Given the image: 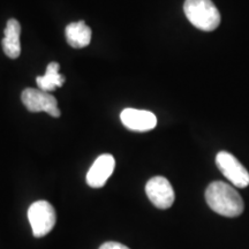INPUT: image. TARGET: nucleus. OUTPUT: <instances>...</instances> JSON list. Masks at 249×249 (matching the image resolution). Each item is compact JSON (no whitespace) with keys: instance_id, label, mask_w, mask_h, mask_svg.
<instances>
[{"instance_id":"obj_4","label":"nucleus","mask_w":249,"mask_h":249,"mask_svg":"<svg viewBox=\"0 0 249 249\" xmlns=\"http://www.w3.org/2000/svg\"><path fill=\"white\" fill-rule=\"evenodd\" d=\"M216 164L224 177L239 188H246L249 185V172L232 154L220 151L216 156Z\"/></svg>"},{"instance_id":"obj_9","label":"nucleus","mask_w":249,"mask_h":249,"mask_svg":"<svg viewBox=\"0 0 249 249\" xmlns=\"http://www.w3.org/2000/svg\"><path fill=\"white\" fill-rule=\"evenodd\" d=\"M21 26L18 20L11 18L6 24L4 31V38H2V50L5 54L12 59L18 58L21 54Z\"/></svg>"},{"instance_id":"obj_6","label":"nucleus","mask_w":249,"mask_h":249,"mask_svg":"<svg viewBox=\"0 0 249 249\" xmlns=\"http://www.w3.org/2000/svg\"><path fill=\"white\" fill-rule=\"evenodd\" d=\"M145 193L152 204L158 209H169L174 203L173 187L164 177H154L145 185Z\"/></svg>"},{"instance_id":"obj_7","label":"nucleus","mask_w":249,"mask_h":249,"mask_svg":"<svg viewBox=\"0 0 249 249\" xmlns=\"http://www.w3.org/2000/svg\"><path fill=\"white\" fill-rule=\"evenodd\" d=\"M121 123L133 132H149L157 126V118L152 112L136 108H124L120 114Z\"/></svg>"},{"instance_id":"obj_11","label":"nucleus","mask_w":249,"mask_h":249,"mask_svg":"<svg viewBox=\"0 0 249 249\" xmlns=\"http://www.w3.org/2000/svg\"><path fill=\"white\" fill-rule=\"evenodd\" d=\"M37 86L40 90L44 91H53L59 87H62L65 82V77L59 74L58 62H50L46 67V71L43 76L36 77Z\"/></svg>"},{"instance_id":"obj_3","label":"nucleus","mask_w":249,"mask_h":249,"mask_svg":"<svg viewBox=\"0 0 249 249\" xmlns=\"http://www.w3.org/2000/svg\"><path fill=\"white\" fill-rule=\"evenodd\" d=\"M28 219L36 238H42L55 225L54 208L48 201H36L28 209Z\"/></svg>"},{"instance_id":"obj_5","label":"nucleus","mask_w":249,"mask_h":249,"mask_svg":"<svg viewBox=\"0 0 249 249\" xmlns=\"http://www.w3.org/2000/svg\"><path fill=\"white\" fill-rule=\"evenodd\" d=\"M23 105L30 112H46L51 117H60L61 112L53 95L40 89L27 88L21 95Z\"/></svg>"},{"instance_id":"obj_8","label":"nucleus","mask_w":249,"mask_h":249,"mask_svg":"<svg viewBox=\"0 0 249 249\" xmlns=\"http://www.w3.org/2000/svg\"><path fill=\"white\" fill-rule=\"evenodd\" d=\"M114 167H116V160L113 156L110 154L101 155L93 161L87 173V183L92 188H101L112 176Z\"/></svg>"},{"instance_id":"obj_10","label":"nucleus","mask_w":249,"mask_h":249,"mask_svg":"<svg viewBox=\"0 0 249 249\" xmlns=\"http://www.w3.org/2000/svg\"><path fill=\"white\" fill-rule=\"evenodd\" d=\"M66 39L71 48H86L91 42V29L85 21L70 23L66 27Z\"/></svg>"},{"instance_id":"obj_2","label":"nucleus","mask_w":249,"mask_h":249,"mask_svg":"<svg viewBox=\"0 0 249 249\" xmlns=\"http://www.w3.org/2000/svg\"><path fill=\"white\" fill-rule=\"evenodd\" d=\"M183 12L189 22L200 30L213 31L220 23V13L211 0H186Z\"/></svg>"},{"instance_id":"obj_1","label":"nucleus","mask_w":249,"mask_h":249,"mask_svg":"<svg viewBox=\"0 0 249 249\" xmlns=\"http://www.w3.org/2000/svg\"><path fill=\"white\" fill-rule=\"evenodd\" d=\"M205 201L211 210L225 217H238L244 213L241 195L229 183L213 181L205 191Z\"/></svg>"},{"instance_id":"obj_12","label":"nucleus","mask_w":249,"mask_h":249,"mask_svg":"<svg viewBox=\"0 0 249 249\" xmlns=\"http://www.w3.org/2000/svg\"><path fill=\"white\" fill-rule=\"evenodd\" d=\"M99 249H129L128 247L123 244H119V242H114V241H110V242H105L103 244Z\"/></svg>"}]
</instances>
